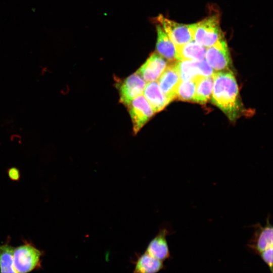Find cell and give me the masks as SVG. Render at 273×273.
I'll return each instance as SVG.
<instances>
[{
    "label": "cell",
    "instance_id": "obj_1",
    "mask_svg": "<svg viewBox=\"0 0 273 273\" xmlns=\"http://www.w3.org/2000/svg\"><path fill=\"white\" fill-rule=\"evenodd\" d=\"M212 103L220 108L232 121L245 113L240 100L238 86L233 72L230 70L214 73Z\"/></svg>",
    "mask_w": 273,
    "mask_h": 273
},
{
    "label": "cell",
    "instance_id": "obj_2",
    "mask_svg": "<svg viewBox=\"0 0 273 273\" xmlns=\"http://www.w3.org/2000/svg\"><path fill=\"white\" fill-rule=\"evenodd\" d=\"M43 250L37 248L32 243L24 241L23 244L14 248L13 259L18 273H29L42 268Z\"/></svg>",
    "mask_w": 273,
    "mask_h": 273
},
{
    "label": "cell",
    "instance_id": "obj_3",
    "mask_svg": "<svg viewBox=\"0 0 273 273\" xmlns=\"http://www.w3.org/2000/svg\"><path fill=\"white\" fill-rule=\"evenodd\" d=\"M193 40L199 44L208 48L224 36L220 27L219 15L214 14L191 24Z\"/></svg>",
    "mask_w": 273,
    "mask_h": 273
},
{
    "label": "cell",
    "instance_id": "obj_4",
    "mask_svg": "<svg viewBox=\"0 0 273 273\" xmlns=\"http://www.w3.org/2000/svg\"><path fill=\"white\" fill-rule=\"evenodd\" d=\"M156 20L167 34L175 47L182 46L193 40L191 25L178 23L162 15L158 16Z\"/></svg>",
    "mask_w": 273,
    "mask_h": 273
},
{
    "label": "cell",
    "instance_id": "obj_5",
    "mask_svg": "<svg viewBox=\"0 0 273 273\" xmlns=\"http://www.w3.org/2000/svg\"><path fill=\"white\" fill-rule=\"evenodd\" d=\"M205 57L207 63L214 70L217 71L230 70L232 60L224 36L206 49Z\"/></svg>",
    "mask_w": 273,
    "mask_h": 273
},
{
    "label": "cell",
    "instance_id": "obj_6",
    "mask_svg": "<svg viewBox=\"0 0 273 273\" xmlns=\"http://www.w3.org/2000/svg\"><path fill=\"white\" fill-rule=\"evenodd\" d=\"M127 107L131 120L133 133L135 135L153 117L155 112L142 95L134 99Z\"/></svg>",
    "mask_w": 273,
    "mask_h": 273
},
{
    "label": "cell",
    "instance_id": "obj_7",
    "mask_svg": "<svg viewBox=\"0 0 273 273\" xmlns=\"http://www.w3.org/2000/svg\"><path fill=\"white\" fill-rule=\"evenodd\" d=\"M145 85V81L137 72L117 83L120 103L127 107L134 99L141 95Z\"/></svg>",
    "mask_w": 273,
    "mask_h": 273
},
{
    "label": "cell",
    "instance_id": "obj_8",
    "mask_svg": "<svg viewBox=\"0 0 273 273\" xmlns=\"http://www.w3.org/2000/svg\"><path fill=\"white\" fill-rule=\"evenodd\" d=\"M269 216L266 218L265 225L256 223L252 226L254 228V233L247 246L255 254L258 255L261 251L273 246L272 226Z\"/></svg>",
    "mask_w": 273,
    "mask_h": 273
},
{
    "label": "cell",
    "instance_id": "obj_9",
    "mask_svg": "<svg viewBox=\"0 0 273 273\" xmlns=\"http://www.w3.org/2000/svg\"><path fill=\"white\" fill-rule=\"evenodd\" d=\"M181 80H187L198 76L213 75L214 72L205 60H183L174 62Z\"/></svg>",
    "mask_w": 273,
    "mask_h": 273
},
{
    "label": "cell",
    "instance_id": "obj_10",
    "mask_svg": "<svg viewBox=\"0 0 273 273\" xmlns=\"http://www.w3.org/2000/svg\"><path fill=\"white\" fill-rule=\"evenodd\" d=\"M171 231L168 226L160 228L157 235L148 244L145 252L162 261L171 258L166 237L172 234Z\"/></svg>",
    "mask_w": 273,
    "mask_h": 273
},
{
    "label": "cell",
    "instance_id": "obj_11",
    "mask_svg": "<svg viewBox=\"0 0 273 273\" xmlns=\"http://www.w3.org/2000/svg\"><path fill=\"white\" fill-rule=\"evenodd\" d=\"M167 67V63L158 53H152L136 71L148 82L157 80Z\"/></svg>",
    "mask_w": 273,
    "mask_h": 273
},
{
    "label": "cell",
    "instance_id": "obj_12",
    "mask_svg": "<svg viewBox=\"0 0 273 273\" xmlns=\"http://www.w3.org/2000/svg\"><path fill=\"white\" fill-rule=\"evenodd\" d=\"M180 81L174 63L167 66L159 77L158 85L169 103L176 98V90Z\"/></svg>",
    "mask_w": 273,
    "mask_h": 273
},
{
    "label": "cell",
    "instance_id": "obj_13",
    "mask_svg": "<svg viewBox=\"0 0 273 273\" xmlns=\"http://www.w3.org/2000/svg\"><path fill=\"white\" fill-rule=\"evenodd\" d=\"M143 94L155 113L164 109L169 103L156 81L149 82L145 85Z\"/></svg>",
    "mask_w": 273,
    "mask_h": 273
},
{
    "label": "cell",
    "instance_id": "obj_14",
    "mask_svg": "<svg viewBox=\"0 0 273 273\" xmlns=\"http://www.w3.org/2000/svg\"><path fill=\"white\" fill-rule=\"evenodd\" d=\"M176 60L178 61H201L204 60L206 48L194 40L185 44L175 47Z\"/></svg>",
    "mask_w": 273,
    "mask_h": 273
},
{
    "label": "cell",
    "instance_id": "obj_15",
    "mask_svg": "<svg viewBox=\"0 0 273 273\" xmlns=\"http://www.w3.org/2000/svg\"><path fill=\"white\" fill-rule=\"evenodd\" d=\"M163 262L145 252L137 255L132 273H157L164 268Z\"/></svg>",
    "mask_w": 273,
    "mask_h": 273
},
{
    "label": "cell",
    "instance_id": "obj_16",
    "mask_svg": "<svg viewBox=\"0 0 273 273\" xmlns=\"http://www.w3.org/2000/svg\"><path fill=\"white\" fill-rule=\"evenodd\" d=\"M156 30L157 53L169 61L176 60V52L174 44L159 24L156 25Z\"/></svg>",
    "mask_w": 273,
    "mask_h": 273
},
{
    "label": "cell",
    "instance_id": "obj_17",
    "mask_svg": "<svg viewBox=\"0 0 273 273\" xmlns=\"http://www.w3.org/2000/svg\"><path fill=\"white\" fill-rule=\"evenodd\" d=\"M213 86V75L198 77L193 102L204 104L211 98Z\"/></svg>",
    "mask_w": 273,
    "mask_h": 273
},
{
    "label": "cell",
    "instance_id": "obj_18",
    "mask_svg": "<svg viewBox=\"0 0 273 273\" xmlns=\"http://www.w3.org/2000/svg\"><path fill=\"white\" fill-rule=\"evenodd\" d=\"M14 248L10 244V239L0 245V273H18L13 262Z\"/></svg>",
    "mask_w": 273,
    "mask_h": 273
},
{
    "label": "cell",
    "instance_id": "obj_19",
    "mask_svg": "<svg viewBox=\"0 0 273 273\" xmlns=\"http://www.w3.org/2000/svg\"><path fill=\"white\" fill-rule=\"evenodd\" d=\"M197 78L181 81L176 90V98L183 101L193 102Z\"/></svg>",
    "mask_w": 273,
    "mask_h": 273
},
{
    "label": "cell",
    "instance_id": "obj_20",
    "mask_svg": "<svg viewBox=\"0 0 273 273\" xmlns=\"http://www.w3.org/2000/svg\"><path fill=\"white\" fill-rule=\"evenodd\" d=\"M272 248L273 246L270 247L258 254L269 267L271 273H272Z\"/></svg>",
    "mask_w": 273,
    "mask_h": 273
},
{
    "label": "cell",
    "instance_id": "obj_21",
    "mask_svg": "<svg viewBox=\"0 0 273 273\" xmlns=\"http://www.w3.org/2000/svg\"><path fill=\"white\" fill-rule=\"evenodd\" d=\"M8 175L11 180L14 181H19L20 179L21 174L19 170L15 167L9 168L7 171Z\"/></svg>",
    "mask_w": 273,
    "mask_h": 273
}]
</instances>
